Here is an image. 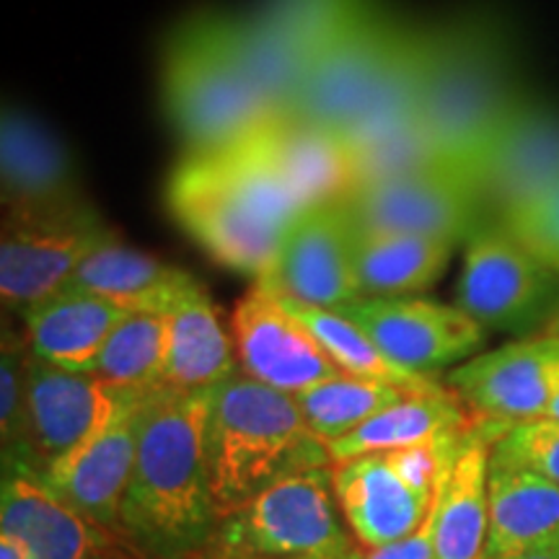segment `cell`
<instances>
[{
    "label": "cell",
    "mask_w": 559,
    "mask_h": 559,
    "mask_svg": "<svg viewBox=\"0 0 559 559\" xmlns=\"http://www.w3.org/2000/svg\"><path fill=\"white\" fill-rule=\"evenodd\" d=\"M559 277V185L498 221Z\"/></svg>",
    "instance_id": "cell-36"
},
{
    "label": "cell",
    "mask_w": 559,
    "mask_h": 559,
    "mask_svg": "<svg viewBox=\"0 0 559 559\" xmlns=\"http://www.w3.org/2000/svg\"><path fill=\"white\" fill-rule=\"evenodd\" d=\"M145 396L148 394L132 396L94 438L39 477L55 495L115 536L124 489L135 466L140 407Z\"/></svg>",
    "instance_id": "cell-20"
},
{
    "label": "cell",
    "mask_w": 559,
    "mask_h": 559,
    "mask_svg": "<svg viewBox=\"0 0 559 559\" xmlns=\"http://www.w3.org/2000/svg\"><path fill=\"white\" fill-rule=\"evenodd\" d=\"M360 551V542L340 510L334 469L321 466L280 479L221 521L210 555L358 559Z\"/></svg>",
    "instance_id": "cell-6"
},
{
    "label": "cell",
    "mask_w": 559,
    "mask_h": 559,
    "mask_svg": "<svg viewBox=\"0 0 559 559\" xmlns=\"http://www.w3.org/2000/svg\"><path fill=\"white\" fill-rule=\"evenodd\" d=\"M340 205L353 228L425 236L453 247L487 223L477 187L453 171H428L358 187L349 190Z\"/></svg>",
    "instance_id": "cell-13"
},
{
    "label": "cell",
    "mask_w": 559,
    "mask_h": 559,
    "mask_svg": "<svg viewBox=\"0 0 559 559\" xmlns=\"http://www.w3.org/2000/svg\"><path fill=\"white\" fill-rule=\"evenodd\" d=\"M304 210L340 202L349 190L347 148L332 130L272 115L247 138Z\"/></svg>",
    "instance_id": "cell-23"
},
{
    "label": "cell",
    "mask_w": 559,
    "mask_h": 559,
    "mask_svg": "<svg viewBox=\"0 0 559 559\" xmlns=\"http://www.w3.org/2000/svg\"><path fill=\"white\" fill-rule=\"evenodd\" d=\"M0 559H26L24 551L16 542H11L9 536H0Z\"/></svg>",
    "instance_id": "cell-39"
},
{
    "label": "cell",
    "mask_w": 559,
    "mask_h": 559,
    "mask_svg": "<svg viewBox=\"0 0 559 559\" xmlns=\"http://www.w3.org/2000/svg\"><path fill=\"white\" fill-rule=\"evenodd\" d=\"M407 394H417V391L340 373L300 391L293 400L313 436L330 445L355 432L360 425H366L368 419H373L379 412L404 400Z\"/></svg>",
    "instance_id": "cell-31"
},
{
    "label": "cell",
    "mask_w": 559,
    "mask_h": 559,
    "mask_svg": "<svg viewBox=\"0 0 559 559\" xmlns=\"http://www.w3.org/2000/svg\"><path fill=\"white\" fill-rule=\"evenodd\" d=\"M508 559H559V544H551V547H542V549L523 551V555H515V557H508Z\"/></svg>",
    "instance_id": "cell-38"
},
{
    "label": "cell",
    "mask_w": 559,
    "mask_h": 559,
    "mask_svg": "<svg viewBox=\"0 0 559 559\" xmlns=\"http://www.w3.org/2000/svg\"><path fill=\"white\" fill-rule=\"evenodd\" d=\"M461 438L440 445L368 453L332 466L340 510L360 547H383L423 526L436 502L443 461Z\"/></svg>",
    "instance_id": "cell-7"
},
{
    "label": "cell",
    "mask_w": 559,
    "mask_h": 559,
    "mask_svg": "<svg viewBox=\"0 0 559 559\" xmlns=\"http://www.w3.org/2000/svg\"><path fill=\"white\" fill-rule=\"evenodd\" d=\"M559 277L498 221L466 239L456 306L481 330L526 334L557 319Z\"/></svg>",
    "instance_id": "cell-8"
},
{
    "label": "cell",
    "mask_w": 559,
    "mask_h": 559,
    "mask_svg": "<svg viewBox=\"0 0 559 559\" xmlns=\"http://www.w3.org/2000/svg\"><path fill=\"white\" fill-rule=\"evenodd\" d=\"M0 190L5 213H45L86 202L62 140L16 104H5L0 120Z\"/></svg>",
    "instance_id": "cell-22"
},
{
    "label": "cell",
    "mask_w": 559,
    "mask_h": 559,
    "mask_svg": "<svg viewBox=\"0 0 559 559\" xmlns=\"http://www.w3.org/2000/svg\"><path fill=\"white\" fill-rule=\"evenodd\" d=\"M492 456L559 485V419L542 417L508 425L495 440Z\"/></svg>",
    "instance_id": "cell-35"
},
{
    "label": "cell",
    "mask_w": 559,
    "mask_h": 559,
    "mask_svg": "<svg viewBox=\"0 0 559 559\" xmlns=\"http://www.w3.org/2000/svg\"><path fill=\"white\" fill-rule=\"evenodd\" d=\"M559 185V109L523 91L502 122L477 174L487 221H500Z\"/></svg>",
    "instance_id": "cell-17"
},
{
    "label": "cell",
    "mask_w": 559,
    "mask_h": 559,
    "mask_svg": "<svg viewBox=\"0 0 559 559\" xmlns=\"http://www.w3.org/2000/svg\"><path fill=\"white\" fill-rule=\"evenodd\" d=\"M205 459L218 521L280 479L332 466L330 449L306 425L296 400L241 370L210 391Z\"/></svg>",
    "instance_id": "cell-4"
},
{
    "label": "cell",
    "mask_w": 559,
    "mask_h": 559,
    "mask_svg": "<svg viewBox=\"0 0 559 559\" xmlns=\"http://www.w3.org/2000/svg\"><path fill=\"white\" fill-rule=\"evenodd\" d=\"M453 243L425 236L353 228V267L360 298H391L428 290L449 267Z\"/></svg>",
    "instance_id": "cell-29"
},
{
    "label": "cell",
    "mask_w": 559,
    "mask_h": 559,
    "mask_svg": "<svg viewBox=\"0 0 559 559\" xmlns=\"http://www.w3.org/2000/svg\"><path fill=\"white\" fill-rule=\"evenodd\" d=\"M280 296L340 309L360 298L353 267V223L340 202L304 210L285 228L267 275L260 277Z\"/></svg>",
    "instance_id": "cell-16"
},
{
    "label": "cell",
    "mask_w": 559,
    "mask_h": 559,
    "mask_svg": "<svg viewBox=\"0 0 559 559\" xmlns=\"http://www.w3.org/2000/svg\"><path fill=\"white\" fill-rule=\"evenodd\" d=\"M230 330L241 373L283 394L296 396L342 373L260 280L236 304Z\"/></svg>",
    "instance_id": "cell-18"
},
{
    "label": "cell",
    "mask_w": 559,
    "mask_h": 559,
    "mask_svg": "<svg viewBox=\"0 0 559 559\" xmlns=\"http://www.w3.org/2000/svg\"><path fill=\"white\" fill-rule=\"evenodd\" d=\"M198 283L190 272L111 239L81 264L68 288L99 296L128 313L169 317Z\"/></svg>",
    "instance_id": "cell-26"
},
{
    "label": "cell",
    "mask_w": 559,
    "mask_h": 559,
    "mask_svg": "<svg viewBox=\"0 0 559 559\" xmlns=\"http://www.w3.org/2000/svg\"><path fill=\"white\" fill-rule=\"evenodd\" d=\"M160 94L187 156L226 151L272 117L236 52L234 16L221 11L192 13L169 34Z\"/></svg>",
    "instance_id": "cell-5"
},
{
    "label": "cell",
    "mask_w": 559,
    "mask_h": 559,
    "mask_svg": "<svg viewBox=\"0 0 559 559\" xmlns=\"http://www.w3.org/2000/svg\"><path fill=\"white\" fill-rule=\"evenodd\" d=\"M559 544V485L523 466L489 459L487 559Z\"/></svg>",
    "instance_id": "cell-27"
},
{
    "label": "cell",
    "mask_w": 559,
    "mask_h": 559,
    "mask_svg": "<svg viewBox=\"0 0 559 559\" xmlns=\"http://www.w3.org/2000/svg\"><path fill=\"white\" fill-rule=\"evenodd\" d=\"M207 559H285V557H223V555H210Z\"/></svg>",
    "instance_id": "cell-40"
},
{
    "label": "cell",
    "mask_w": 559,
    "mask_h": 559,
    "mask_svg": "<svg viewBox=\"0 0 559 559\" xmlns=\"http://www.w3.org/2000/svg\"><path fill=\"white\" fill-rule=\"evenodd\" d=\"M337 311L358 324L391 362L425 379L472 360L485 342V330L456 304L430 298H358Z\"/></svg>",
    "instance_id": "cell-12"
},
{
    "label": "cell",
    "mask_w": 559,
    "mask_h": 559,
    "mask_svg": "<svg viewBox=\"0 0 559 559\" xmlns=\"http://www.w3.org/2000/svg\"><path fill=\"white\" fill-rule=\"evenodd\" d=\"M166 202L213 260L260 280L267 275L285 228L304 213L283 179L247 140L205 156H185Z\"/></svg>",
    "instance_id": "cell-3"
},
{
    "label": "cell",
    "mask_w": 559,
    "mask_h": 559,
    "mask_svg": "<svg viewBox=\"0 0 559 559\" xmlns=\"http://www.w3.org/2000/svg\"><path fill=\"white\" fill-rule=\"evenodd\" d=\"M138 391H122L96 373L29 360V438L19 464L41 477L99 432Z\"/></svg>",
    "instance_id": "cell-15"
},
{
    "label": "cell",
    "mask_w": 559,
    "mask_h": 559,
    "mask_svg": "<svg viewBox=\"0 0 559 559\" xmlns=\"http://www.w3.org/2000/svg\"><path fill=\"white\" fill-rule=\"evenodd\" d=\"M275 296L280 298V304L285 306V311L311 332V337L319 342V347L330 355V360L342 370V373L358 376V379L394 383V386H402L407 391L440 389V383L436 379H425V376L409 373V370L391 362L386 355L376 347V342L370 340L358 324H353L347 317H342L337 309H319V306L300 304V300L285 298L280 296V293H275Z\"/></svg>",
    "instance_id": "cell-30"
},
{
    "label": "cell",
    "mask_w": 559,
    "mask_h": 559,
    "mask_svg": "<svg viewBox=\"0 0 559 559\" xmlns=\"http://www.w3.org/2000/svg\"><path fill=\"white\" fill-rule=\"evenodd\" d=\"M29 360L32 347L24 334L3 330L0 353V438L5 461H21L29 438Z\"/></svg>",
    "instance_id": "cell-34"
},
{
    "label": "cell",
    "mask_w": 559,
    "mask_h": 559,
    "mask_svg": "<svg viewBox=\"0 0 559 559\" xmlns=\"http://www.w3.org/2000/svg\"><path fill=\"white\" fill-rule=\"evenodd\" d=\"M366 0H264L234 16L236 52L272 115L293 107L306 70Z\"/></svg>",
    "instance_id": "cell-10"
},
{
    "label": "cell",
    "mask_w": 559,
    "mask_h": 559,
    "mask_svg": "<svg viewBox=\"0 0 559 559\" xmlns=\"http://www.w3.org/2000/svg\"><path fill=\"white\" fill-rule=\"evenodd\" d=\"M404 24L407 21L383 9L379 0H366L306 70L285 115L340 135L389 62Z\"/></svg>",
    "instance_id": "cell-11"
},
{
    "label": "cell",
    "mask_w": 559,
    "mask_h": 559,
    "mask_svg": "<svg viewBox=\"0 0 559 559\" xmlns=\"http://www.w3.org/2000/svg\"><path fill=\"white\" fill-rule=\"evenodd\" d=\"M347 160L349 190L415 177V174L449 171L440 164L438 153L432 148L423 122L404 124L400 130H391L386 135L368 140V143L362 145H355V148L347 151Z\"/></svg>",
    "instance_id": "cell-33"
},
{
    "label": "cell",
    "mask_w": 559,
    "mask_h": 559,
    "mask_svg": "<svg viewBox=\"0 0 559 559\" xmlns=\"http://www.w3.org/2000/svg\"><path fill=\"white\" fill-rule=\"evenodd\" d=\"M96 559H130V557H120V555H111V551H109V555H102V557H96Z\"/></svg>",
    "instance_id": "cell-42"
},
{
    "label": "cell",
    "mask_w": 559,
    "mask_h": 559,
    "mask_svg": "<svg viewBox=\"0 0 559 559\" xmlns=\"http://www.w3.org/2000/svg\"><path fill=\"white\" fill-rule=\"evenodd\" d=\"M166 317L128 313L109 334L94 373L122 391L151 394L164 383Z\"/></svg>",
    "instance_id": "cell-32"
},
{
    "label": "cell",
    "mask_w": 559,
    "mask_h": 559,
    "mask_svg": "<svg viewBox=\"0 0 559 559\" xmlns=\"http://www.w3.org/2000/svg\"><path fill=\"white\" fill-rule=\"evenodd\" d=\"M111 239L115 230L88 200L45 213H5L0 239L3 306L24 317L68 288L81 264Z\"/></svg>",
    "instance_id": "cell-9"
},
{
    "label": "cell",
    "mask_w": 559,
    "mask_h": 559,
    "mask_svg": "<svg viewBox=\"0 0 559 559\" xmlns=\"http://www.w3.org/2000/svg\"><path fill=\"white\" fill-rule=\"evenodd\" d=\"M474 425V415L459 400L456 391L440 386L417 391L379 412L358 430L326 445L332 466L368 456V453L415 449V445L451 443Z\"/></svg>",
    "instance_id": "cell-24"
},
{
    "label": "cell",
    "mask_w": 559,
    "mask_h": 559,
    "mask_svg": "<svg viewBox=\"0 0 559 559\" xmlns=\"http://www.w3.org/2000/svg\"><path fill=\"white\" fill-rule=\"evenodd\" d=\"M128 311L91 293L62 288L24 313V337L34 358L66 370L94 373L109 334Z\"/></svg>",
    "instance_id": "cell-25"
},
{
    "label": "cell",
    "mask_w": 559,
    "mask_h": 559,
    "mask_svg": "<svg viewBox=\"0 0 559 559\" xmlns=\"http://www.w3.org/2000/svg\"><path fill=\"white\" fill-rule=\"evenodd\" d=\"M474 417L515 425L547 417L559 400V334L544 332L474 355L449 373Z\"/></svg>",
    "instance_id": "cell-14"
},
{
    "label": "cell",
    "mask_w": 559,
    "mask_h": 559,
    "mask_svg": "<svg viewBox=\"0 0 559 559\" xmlns=\"http://www.w3.org/2000/svg\"><path fill=\"white\" fill-rule=\"evenodd\" d=\"M239 373L234 342L223 330L202 283L166 317V366L160 386L174 391H213Z\"/></svg>",
    "instance_id": "cell-28"
},
{
    "label": "cell",
    "mask_w": 559,
    "mask_h": 559,
    "mask_svg": "<svg viewBox=\"0 0 559 559\" xmlns=\"http://www.w3.org/2000/svg\"><path fill=\"white\" fill-rule=\"evenodd\" d=\"M547 332H555V334H559V313H557V319L551 321V324H549V330H547Z\"/></svg>",
    "instance_id": "cell-41"
},
{
    "label": "cell",
    "mask_w": 559,
    "mask_h": 559,
    "mask_svg": "<svg viewBox=\"0 0 559 559\" xmlns=\"http://www.w3.org/2000/svg\"><path fill=\"white\" fill-rule=\"evenodd\" d=\"M432 539H436V502H432L428 519L423 521V526L415 534L376 549L362 547L358 559H432Z\"/></svg>",
    "instance_id": "cell-37"
},
{
    "label": "cell",
    "mask_w": 559,
    "mask_h": 559,
    "mask_svg": "<svg viewBox=\"0 0 559 559\" xmlns=\"http://www.w3.org/2000/svg\"><path fill=\"white\" fill-rule=\"evenodd\" d=\"M0 536L16 542L26 559H96L115 547L111 531L55 495L19 461H5Z\"/></svg>",
    "instance_id": "cell-19"
},
{
    "label": "cell",
    "mask_w": 559,
    "mask_h": 559,
    "mask_svg": "<svg viewBox=\"0 0 559 559\" xmlns=\"http://www.w3.org/2000/svg\"><path fill=\"white\" fill-rule=\"evenodd\" d=\"M210 391L158 386L140 407L138 451L117 536L145 559H207L218 513L205 459Z\"/></svg>",
    "instance_id": "cell-1"
},
{
    "label": "cell",
    "mask_w": 559,
    "mask_h": 559,
    "mask_svg": "<svg viewBox=\"0 0 559 559\" xmlns=\"http://www.w3.org/2000/svg\"><path fill=\"white\" fill-rule=\"evenodd\" d=\"M506 428L474 417L472 430L445 456L436 492L432 559H487L489 459Z\"/></svg>",
    "instance_id": "cell-21"
},
{
    "label": "cell",
    "mask_w": 559,
    "mask_h": 559,
    "mask_svg": "<svg viewBox=\"0 0 559 559\" xmlns=\"http://www.w3.org/2000/svg\"><path fill=\"white\" fill-rule=\"evenodd\" d=\"M521 94L513 41L498 13L472 9L428 24L419 122L445 169L477 187L481 160Z\"/></svg>",
    "instance_id": "cell-2"
}]
</instances>
